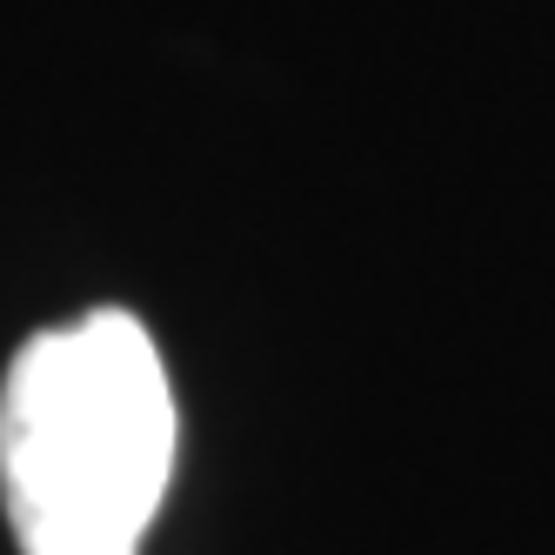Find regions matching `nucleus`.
I'll list each match as a JSON object with an SVG mask.
<instances>
[{"label":"nucleus","mask_w":555,"mask_h":555,"mask_svg":"<svg viewBox=\"0 0 555 555\" xmlns=\"http://www.w3.org/2000/svg\"><path fill=\"white\" fill-rule=\"evenodd\" d=\"M181 449L162 348L128 308L27 335L0 382V502L21 555H141Z\"/></svg>","instance_id":"nucleus-1"}]
</instances>
